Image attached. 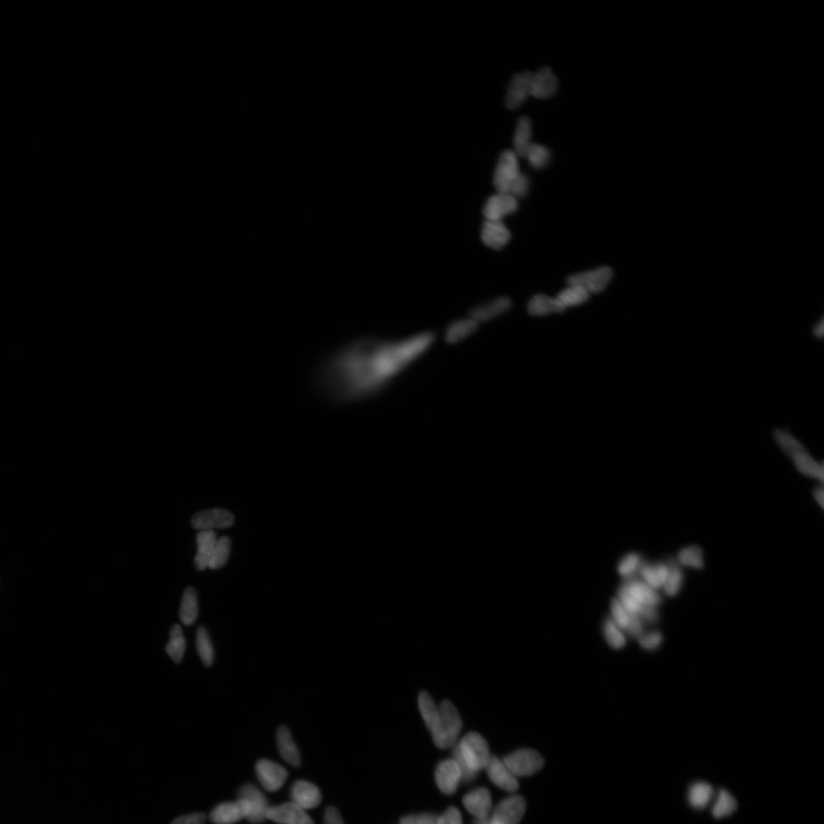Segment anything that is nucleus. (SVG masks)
<instances>
[{
    "label": "nucleus",
    "mask_w": 824,
    "mask_h": 824,
    "mask_svg": "<svg viewBox=\"0 0 824 824\" xmlns=\"http://www.w3.org/2000/svg\"><path fill=\"white\" fill-rule=\"evenodd\" d=\"M463 804L476 818H487L492 811L491 794L485 787L477 788L465 795Z\"/></svg>",
    "instance_id": "obj_21"
},
{
    "label": "nucleus",
    "mask_w": 824,
    "mask_h": 824,
    "mask_svg": "<svg viewBox=\"0 0 824 824\" xmlns=\"http://www.w3.org/2000/svg\"><path fill=\"white\" fill-rule=\"evenodd\" d=\"M530 189V181L527 175L520 174L516 180L510 185V189L507 193L510 194L515 199L525 197L527 195Z\"/></svg>",
    "instance_id": "obj_43"
},
{
    "label": "nucleus",
    "mask_w": 824,
    "mask_h": 824,
    "mask_svg": "<svg viewBox=\"0 0 824 824\" xmlns=\"http://www.w3.org/2000/svg\"><path fill=\"white\" fill-rule=\"evenodd\" d=\"M623 585L625 587L630 596L643 606L658 608L661 605L662 598L658 591L643 582L641 579H630L625 580Z\"/></svg>",
    "instance_id": "obj_20"
},
{
    "label": "nucleus",
    "mask_w": 824,
    "mask_h": 824,
    "mask_svg": "<svg viewBox=\"0 0 824 824\" xmlns=\"http://www.w3.org/2000/svg\"><path fill=\"white\" fill-rule=\"evenodd\" d=\"M290 796L292 802L303 810L316 807L321 801V794L319 787L303 780L294 783Z\"/></svg>",
    "instance_id": "obj_18"
},
{
    "label": "nucleus",
    "mask_w": 824,
    "mask_h": 824,
    "mask_svg": "<svg viewBox=\"0 0 824 824\" xmlns=\"http://www.w3.org/2000/svg\"><path fill=\"white\" fill-rule=\"evenodd\" d=\"M670 565L669 575L663 590L666 596L672 597L676 596L682 589L684 583V574L676 564L670 563Z\"/></svg>",
    "instance_id": "obj_41"
},
{
    "label": "nucleus",
    "mask_w": 824,
    "mask_h": 824,
    "mask_svg": "<svg viewBox=\"0 0 824 824\" xmlns=\"http://www.w3.org/2000/svg\"><path fill=\"white\" fill-rule=\"evenodd\" d=\"M643 563L642 557L637 553H630L623 556L618 565L619 575L626 580L632 579Z\"/></svg>",
    "instance_id": "obj_40"
},
{
    "label": "nucleus",
    "mask_w": 824,
    "mask_h": 824,
    "mask_svg": "<svg viewBox=\"0 0 824 824\" xmlns=\"http://www.w3.org/2000/svg\"><path fill=\"white\" fill-rule=\"evenodd\" d=\"M558 90V80L549 68H543L533 74L531 96L540 99L551 98Z\"/></svg>",
    "instance_id": "obj_22"
},
{
    "label": "nucleus",
    "mask_w": 824,
    "mask_h": 824,
    "mask_svg": "<svg viewBox=\"0 0 824 824\" xmlns=\"http://www.w3.org/2000/svg\"><path fill=\"white\" fill-rule=\"evenodd\" d=\"M436 785L444 794L456 792L461 783V772L454 759L449 758L441 762L435 772Z\"/></svg>",
    "instance_id": "obj_16"
},
{
    "label": "nucleus",
    "mask_w": 824,
    "mask_h": 824,
    "mask_svg": "<svg viewBox=\"0 0 824 824\" xmlns=\"http://www.w3.org/2000/svg\"><path fill=\"white\" fill-rule=\"evenodd\" d=\"M678 561L684 567L701 570L705 565L703 551L698 546L685 547L679 552Z\"/></svg>",
    "instance_id": "obj_35"
},
{
    "label": "nucleus",
    "mask_w": 824,
    "mask_h": 824,
    "mask_svg": "<svg viewBox=\"0 0 824 824\" xmlns=\"http://www.w3.org/2000/svg\"><path fill=\"white\" fill-rule=\"evenodd\" d=\"M518 156L513 150H505L501 154L496 170L493 183L498 192H508L510 185L520 175Z\"/></svg>",
    "instance_id": "obj_6"
},
{
    "label": "nucleus",
    "mask_w": 824,
    "mask_h": 824,
    "mask_svg": "<svg viewBox=\"0 0 824 824\" xmlns=\"http://www.w3.org/2000/svg\"><path fill=\"white\" fill-rule=\"evenodd\" d=\"M180 617L185 626L192 625L198 617L197 592L192 587L185 590L180 609Z\"/></svg>",
    "instance_id": "obj_30"
},
{
    "label": "nucleus",
    "mask_w": 824,
    "mask_h": 824,
    "mask_svg": "<svg viewBox=\"0 0 824 824\" xmlns=\"http://www.w3.org/2000/svg\"><path fill=\"white\" fill-rule=\"evenodd\" d=\"M419 707L436 747H453L462 729V719L456 707L449 701L436 705L430 694H420Z\"/></svg>",
    "instance_id": "obj_2"
},
{
    "label": "nucleus",
    "mask_w": 824,
    "mask_h": 824,
    "mask_svg": "<svg viewBox=\"0 0 824 824\" xmlns=\"http://www.w3.org/2000/svg\"><path fill=\"white\" fill-rule=\"evenodd\" d=\"M479 325V324L470 317L457 320L448 327L444 336L448 343H457L469 338L476 331Z\"/></svg>",
    "instance_id": "obj_29"
},
{
    "label": "nucleus",
    "mask_w": 824,
    "mask_h": 824,
    "mask_svg": "<svg viewBox=\"0 0 824 824\" xmlns=\"http://www.w3.org/2000/svg\"><path fill=\"white\" fill-rule=\"evenodd\" d=\"M813 332L814 333V334H815L816 336H820L823 335V319L821 321V323H820L819 325H816L815 326V328H814V331H813Z\"/></svg>",
    "instance_id": "obj_51"
},
{
    "label": "nucleus",
    "mask_w": 824,
    "mask_h": 824,
    "mask_svg": "<svg viewBox=\"0 0 824 824\" xmlns=\"http://www.w3.org/2000/svg\"><path fill=\"white\" fill-rule=\"evenodd\" d=\"M239 797L248 801L250 812L246 819L250 823L258 824L268 820V801L256 786L252 784L243 785L240 788Z\"/></svg>",
    "instance_id": "obj_10"
},
{
    "label": "nucleus",
    "mask_w": 824,
    "mask_h": 824,
    "mask_svg": "<svg viewBox=\"0 0 824 824\" xmlns=\"http://www.w3.org/2000/svg\"><path fill=\"white\" fill-rule=\"evenodd\" d=\"M613 275L611 268L601 267L572 275L568 278L567 283L569 285H579L590 294H596L603 292L607 288Z\"/></svg>",
    "instance_id": "obj_7"
},
{
    "label": "nucleus",
    "mask_w": 824,
    "mask_h": 824,
    "mask_svg": "<svg viewBox=\"0 0 824 824\" xmlns=\"http://www.w3.org/2000/svg\"><path fill=\"white\" fill-rule=\"evenodd\" d=\"M267 818L281 824H314L305 810L293 802L277 806H270Z\"/></svg>",
    "instance_id": "obj_15"
},
{
    "label": "nucleus",
    "mask_w": 824,
    "mask_h": 824,
    "mask_svg": "<svg viewBox=\"0 0 824 824\" xmlns=\"http://www.w3.org/2000/svg\"><path fill=\"white\" fill-rule=\"evenodd\" d=\"M512 301L506 297L493 299L490 303L474 308L470 312V317L481 324L501 316L510 310Z\"/></svg>",
    "instance_id": "obj_23"
},
{
    "label": "nucleus",
    "mask_w": 824,
    "mask_h": 824,
    "mask_svg": "<svg viewBox=\"0 0 824 824\" xmlns=\"http://www.w3.org/2000/svg\"><path fill=\"white\" fill-rule=\"evenodd\" d=\"M485 770L492 782L501 790L508 792H515L519 790L517 777L513 775L504 762L497 756H491Z\"/></svg>",
    "instance_id": "obj_17"
},
{
    "label": "nucleus",
    "mask_w": 824,
    "mask_h": 824,
    "mask_svg": "<svg viewBox=\"0 0 824 824\" xmlns=\"http://www.w3.org/2000/svg\"><path fill=\"white\" fill-rule=\"evenodd\" d=\"M637 640L643 649L653 651L661 646L663 637L661 632H644Z\"/></svg>",
    "instance_id": "obj_44"
},
{
    "label": "nucleus",
    "mask_w": 824,
    "mask_h": 824,
    "mask_svg": "<svg viewBox=\"0 0 824 824\" xmlns=\"http://www.w3.org/2000/svg\"><path fill=\"white\" fill-rule=\"evenodd\" d=\"M533 73L525 72L515 74L507 90L505 105L508 110L518 109L531 96Z\"/></svg>",
    "instance_id": "obj_13"
},
{
    "label": "nucleus",
    "mask_w": 824,
    "mask_h": 824,
    "mask_svg": "<svg viewBox=\"0 0 824 824\" xmlns=\"http://www.w3.org/2000/svg\"><path fill=\"white\" fill-rule=\"evenodd\" d=\"M527 310L529 314L533 316H543V315L563 312L565 309L556 298L539 294L530 300Z\"/></svg>",
    "instance_id": "obj_28"
},
{
    "label": "nucleus",
    "mask_w": 824,
    "mask_h": 824,
    "mask_svg": "<svg viewBox=\"0 0 824 824\" xmlns=\"http://www.w3.org/2000/svg\"><path fill=\"white\" fill-rule=\"evenodd\" d=\"M436 824H463L462 815L456 807H450L439 816Z\"/></svg>",
    "instance_id": "obj_47"
},
{
    "label": "nucleus",
    "mask_w": 824,
    "mask_h": 824,
    "mask_svg": "<svg viewBox=\"0 0 824 824\" xmlns=\"http://www.w3.org/2000/svg\"><path fill=\"white\" fill-rule=\"evenodd\" d=\"M736 800L727 791L721 790L719 798L712 809V814L716 819L733 814L737 809Z\"/></svg>",
    "instance_id": "obj_36"
},
{
    "label": "nucleus",
    "mask_w": 824,
    "mask_h": 824,
    "mask_svg": "<svg viewBox=\"0 0 824 824\" xmlns=\"http://www.w3.org/2000/svg\"><path fill=\"white\" fill-rule=\"evenodd\" d=\"M456 745L463 761L472 771L478 773L485 769L491 755L489 745L483 736L471 732L465 734Z\"/></svg>",
    "instance_id": "obj_4"
},
{
    "label": "nucleus",
    "mask_w": 824,
    "mask_h": 824,
    "mask_svg": "<svg viewBox=\"0 0 824 824\" xmlns=\"http://www.w3.org/2000/svg\"><path fill=\"white\" fill-rule=\"evenodd\" d=\"M590 297V294L583 288L576 285H569L567 288L559 293L556 299L567 310V308L585 303Z\"/></svg>",
    "instance_id": "obj_32"
},
{
    "label": "nucleus",
    "mask_w": 824,
    "mask_h": 824,
    "mask_svg": "<svg viewBox=\"0 0 824 824\" xmlns=\"http://www.w3.org/2000/svg\"><path fill=\"white\" fill-rule=\"evenodd\" d=\"M257 776L265 790L277 792L288 778V772L281 766L268 759H261L256 763Z\"/></svg>",
    "instance_id": "obj_11"
},
{
    "label": "nucleus",
    "mask_w": 824,
    "mask_h": 824,
    "mask_svg": "<svg viewBox=\"0 0 824 824\" xmlns=\"http://www.w3.org/2000/svg\"><path fill=\"white\" fill-rule=\"evenodd\" d=\"M603 634L609 646L614 650H621L626 646V634L609 618L603 623Z\"/></svg>",
    "instance_id": "obj_34"
},
{
    "label": "nucleus",
    "mask_w": 824,
    "mask_h": 824,
    "mask_svg": "<svg viewBox=\"0 0 824 824\" xmlns=\"http://www.w3.org/2000/svg\"><path fill=\"white\" fill-rule=\"evenodd\" d=\"M814 498L816 499V501H818V504L821 507H823V499H824L823 489L822 488H816L814 492Z\"/></svg>",
    "instance_id": "obj_50"
},
{
    "label": "nucleus",
    "mask_w": 824,
    "mask_h": 824,
    "mask_svg": "<svg viewBox=\"0 0 824 824\" xmlns=\"http://www.w3.org/2000/svg\"><path fill=\"white\" fill-rule=\"evenodd\" d=\"M532 140V121L527 117H522L519 119L517 125H516L513 141L514 150L513 152L518 157H525L528 149L533 144Z\"/></svg>",
    "instance_id": "obj_27"
},
{
    "label": "nucleus",
    "mask_w": 824,
    "mask_h": 824,
    "mask_svg": "<svg viewBox=\"0 0 824 824\" xmlns=\"http://www.w3.org/2000/svg\"><path fill=\"white\" fill-rule=\"evenodd\" d=\"M217 541V535L214 531H200L198 533L197 554L195 558V565L198 570L203 571L209 567Z\"/></svg>",
    "instance_id": "obj_24"
},
{
    "label": "nucleus",
    "mask_w": 824,
    "mask_h": 824,
    "mask_svg": "<svg viewBox=\"0 0 824 824\" xmlns=\"http://www.w3.org/2000/svg\"><path fill=\"white\" fill-rule=\"evenodd\" d=\"M325 824H345L343 822L342 816H341L338 809L334 807H329L326 810L325 815Z\"/></svg>",
    "instance_id": "obj_49"
},
{
    "label": "nucleus",
    "mask_w": 824,
    "mask_h": 824,
    "mask_svg": "<svg viewBox=\"0 0 824 824\" xmlns=\"http://www.w3.org/2000/svg\"><path fill=\"white\" fill-rule=\"evenodd\" d=\"M634 616L630 614L625 607L620 603L617 598H614L611 601V619L616 623L623 632H626L630 623H632ZM626 634V633H625Z\"/></svg>",
    "instance_id": "obj_42"
},
{
    "label": "nucleus",
    "mask_w": 824,
    "mask_h": 824,
    "mask_svg": "<svg viewBox=\"0 0 824 824\" xmlns=\"http://www.w3.org/2000/svg\"><path fill=\"white\" fill-rule=\"evenodd\" d=\"M250 812L248 801L239 798L234 802H228L213 809L210 816L214 824H234L246 819Z\"/></svg>",
    "instance_id": "obj_14"
},
{
    "label": "nucleus",
    "mask_w": 824,
    "mask_h": 824,
    "mask_svg": "<svg viewBox=\"0 0 824 824\" xmlns=\"http://www.w3.org/2000/svg\"><path fill=\"white\" fill-rule=\"evenodd\" d=\"M714 794L713 787L707 783L693 784L689 792V801L692 807L702 809L707 806Z\"/></svg>",
    "instance_id": "obj_33"
},
{
    "label": "nucleus",
    "mask_w": 824,
    "mask_h": 824,
    "mask_svg": "<svg viewBox=\"0 0 824 824\" xmlns=\"http://www.w3.org/2000/svg\"><path fill=\"white\" fill-rule=\"evenodd\" d=\"M198 653L205 667H210L214 661V650L209 634L205 627H199L197 635Z\"/></svg>",
    "instance_id": "obj_37"
},
{
    "label": "nucleus",
    "mask_w": 824,
    "mask_h": 824,
    "mask_svg": "<svg viewBox=\"0 0 824 824\" xmlns=\"http://www.w3.org/2000/svg\"><path fill=\"white\" fill-rule=\"evenodd\" d=\"M432 332L400 339L363 336L326 354L314 365L312 390L323 402L348 405L377 395L432 348Z\"/></svg>",
    "instance_id": "obj_1"
},
{
    "label": "nucleus",
    "mask_w": 824,
    "mask_h": 824,
    "mask_svg": "<svg viewBox=\"0 0 824 824\" xmlns=\"http://www.w3.org/2000/svg\"><path fill=\"white\" fill-rule=\"evenodd\" d=\"M206 815L204 813L192 814L179 816L170 824H204Z\"/></svg>",
    "instance_id": "obj_48"
},
{
    "label": "nucleus",
    "mask_w": 824,
    "mask_h": 824,
    "mask_svg": "<svg viewBox=\"0 0 824 824\" xmlns=\"http://www.w3.org/2000/svg\"><path fill=\"white\" fill-rule=\"evenodd\" d=\"M453 747H454V750H453V757L452 758L454 759V761H456V763H457V765L459 766V768H460V770H461V783H470L472 782H474V781L476 778L477 773L474 772V771H472L468 767V765H467V763H465V761H463V758H462V756L460 754V752H459V750H458L456 744L454 745V746Z\"/></svg>",
    "instance_id": "obj_45"
},
{
    "label": "nucleus",
    "mask_w": 824,
    "mask_h": 824,
    "mask_svg": "<svg viewBox=\"0 0 824 824\" xmlns=\"http://www.w3.org/2000/svg\"><path fill=\"white\" fill-rule=\"evenodd\" d=\"M512 235L503 221L486 220L482 228L481 238L484 245L493 250H501L510 242Z\"/></svg>",
    "instance_id": "obj_19"
},
{
    "label": "nucleus",
    "mask_w": 824,
    "mask_h": 824,
    "mask_svg": "<svg viewBox=\"0 0 824 824\" xmlns=\"http://www.w3.org/2000/svg\"><path fill=\"white\" fill-rule=\"evenodd\" d=\"M233 514L221 508H213L197 513L191 519L192 527L198 531H213L214 529H225L234 525Z\"/></svg>",
    "instance_id": "obj_9"
},
{
    "label": "nucleus",
    "mask_w": 824,
    "mask_h": 824,
    "mask_svg": "<svg viewBox=\"0 0 824 824\" xmlns=\"http://www.w3.org/2000/svg\"><path fill=\"white\" fill-rule=\"evenodd\" d=\"M185 647L186 643L181 627L175 625L170 630V640L166 646L167 653L175 663L179 664L182 661Z\"/></svg>",
    "instance_id": "obj_31"
},
{
    "label": "nucleus",
    "mask_w": 824,
    "mask_h": 824,
    "mask_svg": "<svg viewBox=\"0 0 824 824\" xmlns=\"http://www.w3.org/2000/svg\"><path fill=\"white\" fill-rule=\"evenodd\" d=\"M231 550V541L228 536L218 539L209 564L211 570L219 569L227 563Z\"/></svg>",
    "instance_id": "obj_38"
},
{
    "label": "nucleus",
    "mask_w": 824,
    "mask_h": 824,
    "mask_svg": "<svg viewBox=\"0 0 824 824\" xmlns=\"http://www.w3.org/2000/svg\"><path fill=\"white\" fill-rule=\"evenodd\" d=\"M526 802L519 795H514L501 801L490 816L491 824H519L524 816Z\"/></svg>",
    "instance_id": "obj_8"
},
{
    "label": "nucleus",
    "mask_w": 824,
    "mask_h": 824,
    "mask_svg": "<svg viewBox=\"0 0 824 824\" xmlns=\"http://www.w3.org/2000/svg\"><path fill=\"white\" fill-rule=\"evenodd\" d=\"M772 435L778 445L792 459L795 468L802 474L823 481V463L816 461L803 444L795 439L791 432L786 430L775 429Z\"/></svg>",
    "instance_id": "obj_3"
},
{
    "label": "nucleus",
    "mask_w": 824,
    "mask_h": 824,
    "mask_svg": "<svg viewBox=\"0 0 824 824\" xmlns=\"http://www.w3.org/2000/svg\"><path fill=\"white\" fill-rule=\"evenodd\" d=\"M670 569V563H642L639 574L643 582L654 590L663 589L667 579Z\"/></svg>",
    "instance_id": "obj_26"
},
{
    "label": "nucleus",
    "mask_w": 824,
    "mask_h": 824,
    "mask_svg": "<svg viewBox=\"0 0 824 824\" xmlns=\"http://www.w3.org/2000/svg\"><path fill=\"white\" fill-rule=\"evenodd\" d=\"M439 816L434 814L408 815L400 821V824H436Z\"/></svg>",
    "instance_id": "obj_46"
},
{
    "label": "nucleus",
    "mask_w": 824,
    "mask_h": 824,
    "mask_svg": "<svg viewBox=\"0 0 824 824\" xmlns=\"http://www.w3.org/2000/svg\"><path fill=\"white\" fill-rule=\"evenodd\" d=\"M472 824H491L490 816L484 818H476Z\"/></svg>",
    "instance_id": "obj_52"
},
{
    "label": "nucleus",
    "mask_w": 824,
    "mask_h": 824,
    "mask_svg": "<svg viewBox=\"0 0 824 824\" xmlns=\"http://www.w3.org/2000/svg\"><path fill=\"white\" fill-rule=\"evenodd\" d=\"M504 763L516 777L534 775L544 765V759L539 752L531 749H521L503 758Z\"/></svg>",
    "instance_id": "obj_5"
},
{
    "label": "nucleus",
    "mask_w": 824,
    "mask_h": 824,
    "mask_svg": "<svg viewBox=\"0 0 824 824\" xmlns=\"http://www.w3.org/2000/svg\"><path fill=\"white\" fill-rule=\"evenodd\" d=\"M525 157H527L530 165L533 168L541 170L545 168L549 164L551 159V153L549 148L545 146L532 144L528 149Z\"/></svg>",
    "instance_id": "obj_39"
},
{
    "label": "nucleus",
    "mask_w": 824,
    "mask_h": 824,
    "mask_svg": "<svg viewBox=\"0 0 824 824\" xmlns=\"http://www.w3.org/2000/svg\"><path fill=\"white\" fill-rule=\"evenodd\" d=\"M277 744L279 754L284 761L294 767L298 768L301 765L299 751L294 743L290 730L281 726L277 730Z\"/></svg>",
    "instance_id": "obj_25"
},
{
    "label": "nucleus",
    "mask_w": 824,
    "mask_h": 824,
    "mask_svg": "<svg viewBox=\"0 0 824 824\" xmlns=\"http://www.w3.org/2000/svg\"><path fill=\"white\" fill-rule=\"evenodd\" d=\"M519 209L518 199L506 192H498L487 200L483 208L486 220L503 221Z\"/></svg>",
    "instance_id": "obj_12"
}]
</instances>
